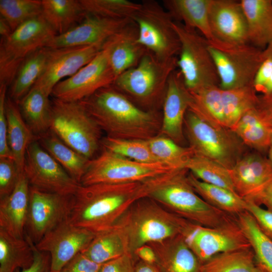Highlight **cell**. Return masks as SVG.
<instances>
[{
	"label": "cell",
	"instance_id": "5",
	"mask_svg": "<svg viewBox=\"0 0 272 272\" xmlns=\"http://www.w3.org/2000/svg\"><path fill=\"white\" fill-rule=\"evenodd\" d=\"M177 61L176 57L163 59L148 50L135 66L117 77L111 85L141 108L157 111L162 107Z\"/></svg>",
	"mask_w": 272,
	"mask_h": 272
},
{
	"label": "cell",
	"instance_id": "31",
	"mask_svg": "<svg viewBox=\"0 0 272 272\" xmlns=\"http://www.w3.org/2000/svg\"><path fill=\"white\" fill-rule=\"evenodd\" d=\"M86 14L80 0H42V15L57 35L78 25Z\"/></svg>",
	"mask_w": 272,
	"mask_h": 272
},
{
	"label": "cell",
	"instance_id": "57",
	"mask_svg": "<svg viewBox=\"0 0 272 272\" xmlns=\"http://www.w3.org/2000/svg\"><path fill=\"white\" fill-rule=\"evenodd\" d=\"M13 30H12L10 25L7 21L0 17V36L1 40L5 39L12 34Z\"/></svg>",
	"mask_w": 272,
	"mask_h": 272
},
{
	"label": "cell",
	"instance_id": "26",
	"mask_svg": "<svg viewBox=\"0 0 272 272\" xmlns=\"http://www.w3.org/2000/svg\"><path fill=\"white\" fill-rule=\"evenodd\" d=\"M240 2L246 20L249 44L264 50L272 43V1Z\"/></svg>",
	"mask_w": 272,
	"mask_h": 272
},
{
	"label": "cell",
	"instance_id": "11",
	"mask_svg": "<svg viewBox=\"0 0 272 272\" xmlns=\"http://www.w3.org/2000/svg\"><path fill=\"white\" fill-rule=\"evenodd\" d=\"M173 170L160 162H139L103 148L89 160L81 184L143 182Z\"/></svg>",
	"mask_w": 272,
	"mask_h": 272
},
{
	"label": "cell",
	"instance_id": "62",
	"mask_svg": "<svg viewBox=\"0 0 272 272\" xmlns=\"http://www.w3.org/2000/svg\"><path fill=\"white\" fill-rule=\"evenodd\" d=\"M270 141H271V145H272V129H271V130Z\"/></svg>",
	"mask_w": 272,
	"mask_h": 272
},
{
	"label": "cell",
	"instance_id": "6",
	"mask_svg": "<svg viewBox=\"0 0 272 272\" xmlns=\"http://www.w3.org/2000/svg\"><path fill=\"white\" fill-rule=\"evenodd\" d=\"M65 144L91 160L102 141V129L80 102L53 98L50 129Z\"/></svg>",
	"mask_w": 272,
	"mask_h": 272
},
{
	"label": "cell",
	"instance_id": "14",
	"mask_svg": "<svg viewBox=\"0 0 272 272\" xmlns=\"http://www.w3.org/2000/svg\"><path fill=\"white\" fill-rule=\"evenodd\" d=\"M38 139L27 148L24 172L30 186L46 192L74 195L81 185L40 145Z\"/></svg>",
	"mask_w": 272,
	"mask_h": 272
},
{
	"label": "cell",
	"instance_id": "25",
	"mask_svg": "<svg viewBox=\"0 0 272 272\" xmlns=\"http://www.w3.org/2000/svg\"><path fill=\"white\" fill-rule=\"evenodd\" d=\"M148 244L164 272H201L202 263L181 235Z\"/></svg>",
	"mask_w": 272,
	"mask_h": 272
},
{
	"label": "cell",
	"instance_id": "52",
	"mask_svg": "<svg viewBox=\"0 0 272 272\" xmlns=\"http://www.w3.org/2000/svg\"><path fill=\"white\" fill-rule=\"evenodd\" d=\"M264 56L265 58L257 71L253 81V86L257 93H261L265 83L272 74V58L265 55Z\"/></svg>",
	"mask_w": 272,
	"mask_h": 272
},
{
	"label": "cell",
	"instance_id": "30",
	"mask_svg": "<svg viewBox=\"0 0 272 272\" xmlns=\"http://www.w3.org/2000/svg\"><path fill=\"white\" fill-rule=\"evenodd\" d=\"M37 140L42 147L81 184L90 160L65 144L50 129L38 136Z\"/></svg>",
	"mask_w": 272,
	"mask_h": 272
},
{
	"label": "cell",
	"instance_id": "27",
	"mask_svg": "<svg viewBox=\"0 0 272 272\" xmlns=\"http://www.w3.org/2000/svg\"><path fill=\"white\" fill-rule=\"evenodd\" d=\"M212 0H164L163 6L173 20L199 31L208 41L214 40L209 22Z\"/></svg>",
	"mask_w": 272,
	"mask_h": 272
},
{
	"label": "cell",
	"instance_id": "13",
	"mask_svg": "<svg viewBox=\"0 0 272 272\" xmlns=\"http://www.w3.org/2000/svg\"><path fill=\"white\" fill-rule=\"evenodd\" d=\"M181 236L201 263L220 253L251 247L236 217L217 227L190 222Z\"/></svg>",
	"mask_w": 272,
	"mask_h": 272
},
{
	"label": "cell",
	"instance_id": "55",
	"mask_svg": "<svg viewBox=\"0 0 272 272\" xmlns=\"http://www.w3.org/2000/svg\"><path fill=\"white\" fill-rule=\"evenodd\" d=\"M137 260L150 263H157V257L153 248L149 244L142 245L133 253Z\"/></svg>",
	"mask_w": 272,
	"mask_h": 272
},
{
	"label": "cell",
	"instance_id": "48",
	"mask_svg": "<svg viewBox=\"0 0 272 272\" xmlns=\"http://www.w3.org/2000/svg\"><path fill=\"white\" fill-rule=\"evenodd\" d=\"M8 87L0 85V158H13L10 148L7 132V119L6 111L7 91Z\"/></svg>",
	"mask_w": 272,
	"mask_h": 272
},
{
	"label": "cell",
	"instance_id": "1",
	"mask_svg": "<svg viewBox=\"0 0 272 272\" xmlns=\"http://www.w3.org/2000/svg\"><path fill=\"white\" fill-rule=\"evenodd\" d=\"M147 194V180L81 185L73 195L68 221L96 233L115 225L131 205Z\"/></svg>",
	"mask_w": 272,
	"mask_h": 272
},
{
	"label": "cell",
	"instance_id": "10",
	"mask_svg": "<svg viewBox=\"0 0 272 272\" xmlns=\"http://www.w3.org/2000/svg\"><path fill=\"white\" fill-rule=\"evenodd\" d=\"M208 48L223 90L252 85L255 75L265 58L263 50L249 44H232L215 39Z\"/></svg>",
	"mask_w": 272,
	"mask_h": 272
},
{
	"label": "cell",
	"instance_id": "38",
	"mask_svg": "<svg viewBox=\"0 0 272 272\" xmlns=\"http://www.w3.org/2000/svg\"><path fill=\"white\" fill-rule=\"evenodd\" d=\"M222 90L225 125L232 130L246 112L255 107L258 96L252 85Z\"/></svg>",
	"mask_w": 272,
	"mask_h": 272
},
{
	"label": "cell",
	"instance_id": "46",
	"mask_svg": "<svg viewBox=\"0 0 272 272\" xmlns=\"http://www.w3.org/2000/svg\"><path fill=\"white\" fill-rule=\"evenodd\" d=\"M20 172L14 159L0 158V199L13 191Z\"/></svg>",
	"mask_w": 272,
	"mask_h": 272
},
{
	"label": "cell",
	"instance_id": "8",
	"mask_svg": "<svg viewBox=\"0 0 272 272\" xmlns=\"http://www.w3.org/2000/svg\"><path fill=\"white\" fill-rule=\"evenodd\" d=\"M172 26L180 42L177 67L188 90L193 92L208 86H219L208 40L181 22L174 21Z\"/></svg>",
	"mask_w": 272,
	"mask_h": 272
},
{
	"label": "cell",
	"instance_id": "53",
	"mask_svg": "<svg viewBox=\"0 0 272 272\" xmlns=\"http://www.w3.org/2000/svg\"><path fill=\"white\" fill-rule=\"evenodd\" d=\"M255 108L264 123L272 129V93L258 96Z\"/></svg>",
	"mask_w": 272,
	"mask_h": 272
},
{
	"label": "cell",
	"instance_id": "33",
	"mask_svg": "<svg viewBox=\"0 0 272 272\" xmlns=\"http://www.w3.org/2000/svg\"><path fill=\"white\" fill-rule=\"evenodd\" d=\"M48 53V47H42L22 62L9 86L8 96L14 101L18 104L33 87L45 69Z\"/></svg>",
	"mask_w": 272,
	"mask_h": 272
},
{
	"label": "cell",
	"instance_id": "58",
	"mask_svg": "<svg viewBox=\"0 0 272 272\" xmlns=\"http://www.w3.org/2000/svg\"><path fill=\"white\" fill-rule=\"evenodd\" d=\"M261 93L263 95H268L272 93V74L265 83L261 91Z\"/></svg>",
	"mask_w": 272,
	"mask_h": 272
},
{
	"label": "cell",
	"instance_id": "2",
	"mask_svg": "<svg viewBox=\"0 0 272 272\" xmlns=\"http://www.w3.org/2000/svg\"><path fill=\"white\" fill-rule=\"evenodd\" d=\"M107 136L147 140L160 133L162 116L134 103L112 85L79 101Z\"/></svg>",
	"mask_w": 272,
	"mask_h": 272
},
{
	"label": "cell",
	"instance_id": "28",
	"mask_svg": "<svg viewBox=\"0 0 272 272\" xmlns=\"http://www.w3.org/2000/svg\"><path fill=\"white\" fill-rule=\"evenodd\" d=\"M8 143L20 172L23 171L28 147L38 139L24 120L18 104L7 96L6 102Z\"/></svg>",
	"mask_w": 272,
	"mask_h": 272
},
{
	"label": "cell",
	"instance_id": "60",
	"mask_svg": "<svg viewBox=\"0 0 272 272\" xmlns=\"http://www.w3.org/2000/svg\"><path fill=\"white\" fill-rule=\"evenodd\" d=\"M253 272H268L263 267L256 263Z\"/></svg>",
	"mask_w": 272,
	"mask_h": 272
},
{
	"label": "cell",
	"instance_id": "20",
	"mask_svg": "<svg viewBox=\"0 0 272 272\" xmlns=\"http://www.w3.org/2000/svg\"><path fill=\"white\" fill-rule=\"evenodd\" d=\"M191 100L179 70L171 74L162 104L163 115L160 133L182 146L184 141V122Z\"/></svg>",
	"mask_w": 272,
	"mask_h": 272
},
{
	"label": "cell",
	"instance_id": "16",
	"mask_svg": "<svg viewBox=\"0 0 272 272\" xmlns=\"http://www.w3.org/2000/svg\"><path fill=\"white\" fill-rule=\"evenodd\" d=\"M115 78L107 50L103 47L88 64L59 82L53 88L51 96L65 101L79 102L100 89L111 85Z\"/></svg>",
	"mask_w": 272,
	"mask_h": 272
},
{
	"label": "cell",
	"instance_id": "9",
	"mask_svg": "<svg viewBox=\"0 0 272 272\" xmlns=\"http://www.w3.org/2000/svg\"><path fill=\"white\" fill-rule=\"evenodd\" d=\"M57 34L42 15L18 26L8 38L0 40V85L10 86L24 60L46 47Z\"/></svg>",
	"mask_w": 272,
	"mask_h": 272
},
{
	"label": "cell",
	"instance_id": "7",
	"mask_svg": "<svg viewBox=\"0 0 272 272\" xmlns=\"http://www.w3.org/2000/svg\"><path fill=\"white\" fill-rule=\"evenodd\" d=\"M184 127L189 147L195 154L213 160L228 169L245 154V145L233 130L214 126L188 109Z\"/></svg>",
	"mask_w": 272,
	"mask_h": 272
},
{
	"label": "cell",
	"instance_id": "23",
	"mask_svg": "<svg viewBox=\"0 0 272 272\" xmlns=\"http://www.w3.org/2000/svg\"><path fill=\"white\" fill-rule=\"evenodd\" d=\"M103 47L107 50L115 78L135 66L148 51L139 43L138 28L133 21L107 41Z\"/></svg>",
	"mask_w": 272,
	"mask_h": 272
},
{
	"label": "cell",
	"instance_id": "50",
	"mask_svg": "<svg viewBox=\"0 0 272 272\" xmlns=\"http://www.w3.org/2000/svg\"><path fill=\"white\" fill-rule=\"evenodd\" d=\"M101 264L97 263L83 253L77 254L59 272H99Z\"/></svg>",
	"mask_w": 272,
	"mask_h": 272
},
{
	"label": "cell",
	"instance_id": "22",
	"mask_svg": "<svg viewBox=\"0 0 272 272\" xmlns=\"http://www.w3.org/2000/svg\"><path fill=\"white\" fill-rule=\"evenodd\" d=\"M229 171L236 193L244 200L256 194L272 179V165L259 153L245 154Z\"/></svg>",
	"mask_w": 272,
	"mask_h": 272
},
{
	"label": "cell",
	"instance_id": "15",
	"mask_svg": "<svg viewBox=\"0 0 272 272\" xmlns=\"http://www.w3.org/2000/svg\"><path fill=\"white\" fill-rule=\"evenodd\" d=\"M73 195L46 192L30 186L25 235L37 244L49 231L68 220Z\"/></svg>",
	"mask_w": 272,
	"mask_h": 272
},
{
	"label": "cell",
	"instance_id": "37",
	"mask_svg": "<svg viewBox=\"0 0 272 272\" xmlns=\"http://www.w3.org/2000/svg\"><path fill=\"white\" fill-rule=\"evenodd\" d=\"M245 146L262 153L271 145V129L261 119L255 108L246 112L232 129Z\"/></svg>",
	"mask_w": 272,
	"mask_h": 272
},
{
	"label": "cell",
	"instance_id": "17",
	"mask_svg": "<svg viewBox=\"0 0 272 272\" xmlns=\"http://www.w3.org/2000/svg\"><path fill=\"white\" fill-rule=\"evenodd\" d=\"M104 45L49 48L45 69L33 87L51 95L54 87L90 62Z\"/></svg>",
	"mask_w": 272,
	"mask_h": 272
},
{
	"label": "cell",
	"instance_id": "39",
	"mask_svg": "<svg viewBox=\"0 0 272 272\" xmlns=\"http://www.w3.org/2000/svg\"><path fill=\"white\" fill-rule=\"evenodd\" d=\"M236 218L253 251L256 263L268 272H272V241L262 233L247 211L238 214Z\"/></svg>",
	"mask_w": 272,
	"mask_h": 272
},
{
	"label": "cell",
	"instance_id": "34",
	"mask_svg": "<svg viewBox=\"0 0 272 272\" xmlns=\"http://www.w3.org/2000/svg\"><path fill=\"white\" fill-rule=\"evenodd\" d=\"M41 90L33 87L18 103L22 115L36 136L50 129L51 100Z\"/></svg>",
	"mask_w": 272,
	"mask_h": 272
},
{
	"label": "cell",
	"instance_id": "42",
	"mask_svg": "<svg viewBox=\"0 0 272 272\" xmlns=\"http://www.w3.org/2000/svg\"><path fill=\"white\" fill-rule=\"evenodd\" d=\"M185 169L203 182L225 188L236 193L229 169L213 160L194 154Z\"/></svg>",
	"mask_w": 272,
	"mask_h": 272
},
{
	"label": "cell",
	"instance_id": "56",
	"mask_svg": "<svg viewBox=\"0 0 272 272\" xmlns=\"http://www.w3.org/2000/svg\"><path fill=\"white\" fill-rule=\"evenodd\" d=\"M134 272H164L157 263H150L140 260L135 263Z\"/></svg>",
	"mask_w": 272,
	"mask_h": 272
},
{
	"label": "cell",
	"instance_id": "19",
	"mask_svg": "<svg viewBox=\"0 0 272 272\" xmlns=\"http://www.w3.org/2000/svg\"><path fill=\"white\" fill-rule=\"evenodd\" d=\"M132 22L87 14L83 20L67 32L55 35L47 44L49 48L104 45Z\"/></svg>",
	"mask_w": 272,
	"mask_h": 272
},
{
	"label": "cell",
	"instance_id": "49",
	"mask_svg": "<svg viewBox=\"0 0 272 272\" xmlns=\"http://www.w3.org/2000/svg\"><path fill=\"white\" fill-rule=\"evenodd\" d=\"M137 259L131 253L101 264L99 272H134Z\"/></svg>",
	"mask_w": 272,
	"mask_h": 272
},
{
	"label": "cell",
	"instance_id": "47",
	"mask_svg": "<svg viewBox=\"0 0 272 272\" xmlns=\"http://www.w3.org/2000/svg\"><path fill=\"white\" fill-rule=\"evenodd\" d=\"M245 200L246 211L253 217L262 233L272 241V211L262 208L252 200Z\"/></svg>",
	"mask_w": 272,
	"mask_h": 272
},
{
	"label": "cell",
	"instance_id": "35",
	"mask_svg": "<svg viewBox=\"0 0 272 272\" xmlns=\"http://www.w3.org/2000/svg\"><path fill=\"white\" fill-rule=\"evenodd\" d=\"M187 177L196 193L212 207L233 216L246 211V201L234 192L203 182L191 173Z\"/></svg>",
	"mask_w": 272,
	"mask_h": 272
},
{
	"label": "cell",
	"instance_id": "51",
	"mask_svg": "<svg viewBox=\"0 0 272 272\" xmlns=\"http://www.w3.org/2000/svg\"><path fill=\"white\" fill-rule=\"evenodd\" d=\"M34 251V260L28 268L15 272H47L50 270V256L46 252L39 250L32 242Z\"/></svg>",
	"mask_w": 272,
	"mask_h": 272
},
{
	"label": "cell",
	"instance_id": "21",
	"mask_svg": "<svg viewBox=\"0 0 272 272\" xmlns=\"http://www.w3.org/2000/svg\"><path fill=\"white\" fill-rule=\"evenodd\" d=\"M209 17L215 39L232 44H249L246 20L240 1L212 0Z\"/></svg>",
	"mask_w": 272,
	"mask_h": 272
},
{
	"label": "cell",
	"instance_id": "43",
	"mask_svg": "<svg viewBox=\"0 0 272 272\" xmlns=\"http://www.w3.org/2000/svg\"><path fill=\"white\" fill-rule=\"evenodd\" d=\"M101 145L103 149L137 162H158L151 151L147 140L121 139L107 136L102 139Z\"/></svg>",
	"mask_w": 272,
	"mask_h": 272
},
{
	"label": "cell",
	"instance_id": "61",
	"mask_svg": "<svg viewBox=\"0 0 272 272\" xmlns=\"http://www.w3.org/2000/svg\"><path fill=\"white\" fill-rule=\"evenodd\" d=\"M268 159L269 161L270 164L272 165V145H271L268 150Z\"/></svg>",
	"mask_w": 272,
	"mask_h": 272
},
{
	"label": "cell",
	"instance_id": "45",
	"mask_svg": "<svg viewBox=\"0 0 272 272\" xmlns=\"http://www.w3.org/2000/svg\"><path fill=\"white\" fill-rule=\"evenodd\" d=\"M42 15V0H0V17L13 31L25 22Z\"/></svg>",
	"mask_w": 272,
	"mask_h": 272
},
{
	"label": "cell",
	"instance_id": "18",
	"mask_svg": "<svg viewBox=\"0 0 272 272\" xmlns=\"http://www.w3.org/2000/svg\"><path fill=\"white\" fill-rule=\"evenodd\" d=\"M95 233L65 220L47 232L35 244L50 256V270L59 271L73 257L90 244Z\"/></svg>",
	"mask_w": 272,
	"mask_h": 272
},
{
	"label": "cell",
	"instance_id": "40",
	"mask_svg": "<svg viewBox=\"0 0 272 272\" xmlns=\"http://www.w3.org/2000/svg\"><path fill=\"white\" fill-rule=\"evenodd\" d=\"M255 264L250 247L217 254L202 263L201 272H253Z\"/></svg>",
	"mask_w": 272,
	"mask_h": 272
},
{
	"label": "cell",
	"instance_id": "12",
	"mask_svg": "<svg viewBox=\"0 0 272 272\" xmlns=\"http://www.w3.org/2000/svg\"><path fill=\"white\" fill-rule=\"evenodd\" d=\"M138 32V41L158 57L168 59L178 54L180 42L174 30L173 18L163 5L145 0L132 18Z\"/></svg>",
	"mask_w": 272,
	"mask_h": 272
},
{
	"label": "cell",
	"instance_id": "4",
	"mask_svg": "<svg viewBox=\"0 0 272 272\" xmlns=\"http://www.w3.org/2000/svg\"><path fill=\"white\" fill-rule=\"evenodd\" d=\"M189 223L145 197L131 205L115 225L124 232L133 254L142 245L182 235Z\"/></svg>",
	"mask_w": 272,
	"mask_h": 272
},
{
	"label": "cell",
	"instance_id": "41",
	"mask_svg": "<svg viewBox=\"0 0 272 272\" xmlns=\"http://www.w3.org/2000/svg\"><path fill=\"white\" fill-rule=\"evenodd\" d=\"M147 142L158 162L174 170L185 169L194 154L190 147H183L160 134L147 140Z\"/></svg>",
	"mask_w": 272,
	"mask_h": 272
},
{
	"label": "cell",
	"instance_id": "29",
	"mask_svg": "<svg viewBox=\"0 0 272 272\" xmlns=\"http://www.w3.org/2000/svg\"><path fill=\"white\" fill-rule=\"evenodd\" d=\"M128 252L130 251L127 238L123 231L116 225L96 233L90 244L82 252L99 264Z\"/></svg>",
	"mask_w": 272,
	"mask_h": 272
},
{
	"label": "cell",
	"instance_id": "3",
	"mask_svg": "<svg viewBox=\"0 0 272 272\" xmlns=\"http://www.w3.org/2000/svg\"><path fill=\"white\" fill-rule=\"evenodd\" d=\"M186 169L176 170L147 180V197L169 211L195 224L220 226L235 216L208 203L189 183Z\"/></svg>",
	"mask_w": 272,
	"mask_h": 272
},
{
	"label": "cell",
	"instance_id": "63",
	"mask_svg": "<svg viewBox=\"0 0 272 272\" xmlns=\"http://www.w3.org/2000/svg\"><path fill=\"white\" fill-rule=\"evenodd\" d=\"M47 272H59V271H51V270H49Z\"/></svg>",
	"mask_w": 272,
	"mask_h": 272
},
{
	"label": "cell",
	"instance_id": "54",
	"mask_svg": "<svg viewBox=\"0 0 272 272\" xmlns=\"http://www.w3.org/2000/svg\"><path fill=\"white\" fill-rule=\"evenodd\" d=\"M246 200H250L261 206H265L272 211V179L258 193Z\"/></svg>",
	"mask_w": 272,
	"mask_h": 272
},
{
	"label": "cell",
	"instance_id": "32",
	"mask_svg": "<svg viewBox=\"0 0 272 272\" xmlns=\"http://www.w3.org/2000/svg\"><path fill=\"white\" fill-rule=\"evenodd\" d=\"M33 260L32 241L29 237L17 238L0 229V272L27 268Z\"/></svg>",
	"mask_w": 272,
	"mask_h": 272
},
{
	"label": "cell",
	"instance_id": "36",
	"mask_svg": "<svg viewBox=\"0 0 272 272\" xmlns=\"http://www.w3.org/2000/svg\"><path fill=\"white\" fill-rule=\"evenodd\" d=\"M222 89L214 85L189 92L191 100L188 110L205 121L216 126L226 127Z\"/></svg>",
	"mask_w": 272,
	"mask_h": 272
},
{
	"label": "cell",
	"instance_id": "24",
	"mask_svg": "<svg viewBox=\"0 0 272 272\" xmlns=\"http://www.w3.org/2000/svg\"><path fill=\"white\" fill-rule=\"evenodd\" d=\"M29 190L30 184L23 170L12 193L0 199V229L19 238H25Z\"/></svg>",
	"mask_w": 272,
	"mask_h": 272
},
{
	"label": "cell",
	"instance_id": "59",
	"mask_svg": "<svg viewBox=\"0 0 272 272\" xmlns=\"http://www.w3.org/2000/svg\"><path fill=\"white\" fill-rule=\"evenodd\" d=\"M263 52L265 56H268L272 58V43L263 50Z\"/></svg>",
	"mask_w": 272,
	"mask_h": 272
},
{
	"label": "cell",
	"instance_id": "44",
	"mask_svg": "<svg viewBox=\"0 0 272 272\" xmlns=\"http://www.w3.org/2000/svg\"><path fill=\"white\" fill-rule=\"evenodd\" d=\"M88 14L115 19H131L141 3L128 0H80Z\"/></svg>",
	"mask_w": 272,
	"mask_h": 272
}]
</instances>
